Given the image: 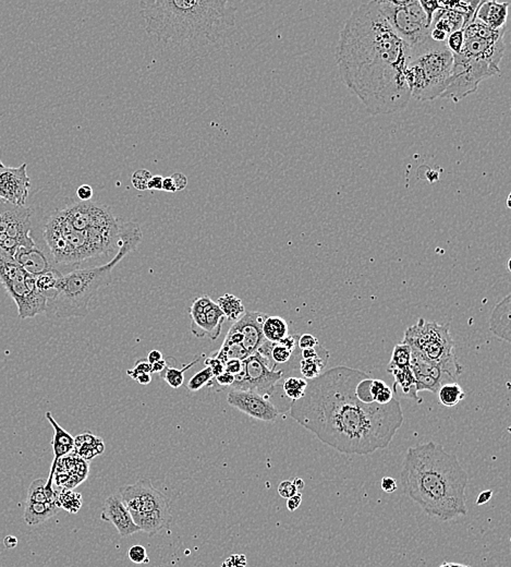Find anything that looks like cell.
<instances>
[{
  "instance_id": "1",
  "label": "cell",
  "mask_w": 511,
  "mask_h": 567,
  "mask_svg": "<svg viewBox=\"0 0 511 567\" xmlns=\"http://www.w3.org/2000/svg\"><path fill=\"white\" fill-rule=\"evenodd\" d=\"M366 375L349 367L329 369L308 381L304 396L290 405V416L342 454L386 449L404 424V411L396 398L386 405L359 400L355 386Z\"/></svg>"
},
{
  "instance_id": "2",
  "label": "cell",
  "mask_w": 511,
  "mask_h": 567,
  "mask_svg": "<svg viewBox=\"0 0 511 567\" xmlns=\"http://www.w3.org/2000/svg\"><path fill=\"white\" fill-rule=\"evenodd\" d=\"M411 48L395 33L377 1L359 6L344 24L336 61L348 89L371 115L394 114L407 107L411 92L406 69Z\"/></svg>"
},
{
  "instance_id": "3",
  "label": "cell",
  "mask_w": 511,
  "mask_h": 567,
  "mask_svg": "<svg viewBox=\"0 0 511 567\" xmlns=\"http://www.w3.org/2000/svg\"><path fill=\"white\" fill-rule=\"evenodd\" d=\"M467 471L456 455L428 442L408 449L400 473L404 493L430 517L447 522L467 515Z\"/></svg>"
},
{
  "instance_id": "4",
  "label": "cell",
  "mask_w": 511,
  "mask_h": 567,
  "mask_svg": "<svg viewBox=\"0 0 511 567\" xmlns=\"http://www.w3.org/2000/svg\"><path fill=\"white\" fill-rule=\"evenodd\" d=\"M140 10L146 33L170 48L215 44L237 19L227 0H142Z\"/></svg>"
},
{
  "instance_id": "5",
  "label": "cell",
  "mask_w": 511,
  "mask_h": 567,
  "mask_svg": "<svg viewBox=\"0 0 511 567\" xmlns=\"http://www.w3.org/2000/svg\"><path fill=\"white\" fill-rule=\"evenodd\" d=\"M143 238L141 227L136 222H123L117 254L112 261L96 267H82L63 275L56 293L48 299L46 316L52 319L84 318L105 287L112 282V269L134 251Z\"/></svg>"
},
{
  "instance_id": "6",
  "label": "cell",
  "mask_w": 511,
  "mask_h": 567,
  "mask_svg": "<svg viewBox=\"0 0 511 567\" xmlns=\"http://www.w3.org/2000/svg\"><path fill=\"white\" fill-rule=\"evenodd\" d=\"M123 220L115 225L94 229H73L56 211L46 223L44 240L48 254L63 275L91 260L110 256L119 248Z\"/></svg>"
},
{
  "instance_id": "7",
  "label": "cell",
  "mask_w": 511,
  "mask_h": 567,
  "mask_svg": "<svg viewBox=\"0 0 511 567\" xmlns=\"http://www.w3.org/2000/svg\"><path fill=\"white\" fill-rule=\"evenodd\" d=\"M454 55L446 43L434 42L428 37L411 48L406 80L411 97L417 101H433L441 97L450 82Z\"/></svg>"
},
{
  "instance_id": "8",
  "label": "cell",
  "mask_w": 511,
  "mask_h": 567,
  "mask_svg": "<svg viewBox=\"0 0 511 567\" xmlns=\"http://www.w3.org/2000/svg\"><path fill=\"white\" fill-rule=\"evenodd\" d=\"M118 494L140 531L153 536L170 528L172 514L169 501L149 479L121 486Z\"/></svg>"
},
{
  "instance_id": "9",
  "label": "cell",
  "mask_w": 511,
  "mask_h": 567,
  "mask_svg": "<svg viewBox=\"0 0 511 567\" xmlns=\"http://www.w3.org/2000/svg\"><path fill=\"white\" fill-rule=\"evenodd\" d=\"M449 329L448 323L439 324L421 318L415 325L406 329L402 342L420 351L428 360L457 381L463 369L457 360L455 342Z\"/></svg>"
},
{
  "instance_id": "10",
  "label": "cell",
  "mask_w": 511,
  "mask_h": 567,
  "mask_svg": "<svg viewBox=\"0 0 511 567\" xmlns=\"http://www.w3.org/2000/svg\"><path fill=\"white\" fill-rule=\"evenodd\" d=\"M0 282L18 307L20 319L45 313L48 299L35 286V278L26 273L13 256L0 248Z\"/></svg>"
},
{
  "instance_id": "11",
  "label": "cell",
  "mask_w": 511,
  "mask_h": 567,
  "mask_svg": "<svg viewBox=\"0 0 511 567\" xmlns=\"http://www.w3.org/2000/svg\"><path fill=\"white\" fill-rule=\"evenodd\" d=\"M377 6L391 29L410 48H417L430 37L428 17L419 0L377 1Z\"/></svg>"
},
{
  "instance_id": "12",
  "label": "cell",
  "mask_w": 511,
  "mask_h": 567,
  "mask_svg": "<svg viewBox=\"0 0 511 567\" xmlns=\"http://www.w3.org/2000/svg\"><path fill=\"white\" fill-rule=\"evenodd\" d=\"M284 378V370H276L269 359L256 351L242 361V370L235 375L231 389L252 391L271 400L282 387L280 383Z\"/></svg>"
},
{
  "instance_id": "13",
  "label": "cell",
  "mask_w": 511,
  "mask_h": 567,
  "mask_svg": "<svg viewBox=\"0 0 511 567\" xmlns=\"http://www.w3.org/2000/svg\"><path fill=\"white\" fill-rule=\"evenodd\" d=\"M30 207H17L0 199V248L13 256L20 247L36 246L32 238Z\"/></svg>"
},
{
  "instance_id": "14",
  "label": "cell",
  "mask_w": 511,
  "mask_h": 567,
  "mask_svg": "<svg viewBox=\"0 0 511 567\" xmlns=\"http://www.w3.org/2000/svg\"><path fill=\"white\" fill-rule=\"evenodd\" d=\"M227 402L238 411L258 420L271 422L280 415L278 408L271 400L252 391L231 389L227 395Z\"/></svg>"
},
{
  "instance_id": "15",
  "label": "cell",
  "mask_w": 511,
  "mask_h": 567,
  "mask_svg": "<svg viewBox=\"0 0 511 567\" xmlns=\"http://www.w3.org/2000/svg\"><path fill=\"white\" fill-rule=\"evenodd\" d=\"M26 168V163L19 167H8L0 161V199L17 207H25L31 188V179Z\"/></svg>"
},
{
  "instance_id": "16",
  "label": "cell",
  "mask_w": 511,
  "mask_h": 567,
  "mask_svg": "<svg viewBox=\"0 0 511 567\" xmlns=\"http://www.w3.org/2000/svg\"><path fill=\"white\" fill-rule=\"evenodd\" d=\"M267 314L262 312H247L237 320L232 327L237 329L241 336V345L245 353L250 357L252 353H256L258 348L265 342L264 338L263 327L264 321L267 318Z\"/></svg>"
},
{
  "instance_id": "17",
  "label": "cell",
  "mask_w": 511,
  "mask_h": 567,
  "mask_svg": "<svg viewBox=\"0 0 511 567\" xmlns=\"http://www.w3.org/2000/svg\"><path fill=\"white\" fill-rule=\"evenodd\" d=\"M101 518L104 522H108L115 526L121 537L132 536L134 533L140 531L118 493L112 494L106 499Z\"/></svg>"
},
{
  "instance_id": "18",
  "label": "cell",
  "mask_w": 511,
  "mask_h": 567,
  "mask_svg": "<svg viewBox=\"0 0 511 567\" xmlns=\"http://www.w3.org/2000/svg\"><path fill=\"white\" fill-rule=\"evenodd\" d=\"M46 419L48 422L52 424L54 429V437L52 440V451H54V460H52V467H50V473L48 478L46 479V486L45 489L48 493H55L56 489H54V475H55L56 466H57L58 460L65 457L67 455L71 454L74 449V437L65 431L63 426L58 424L57 421L52 417V413L48 411L46 413Z\"/></svg>"
},
{
  "instance_id": "19",
  "label": "cell",
  "mask_w": 511,
  "mask_h": 567,
  "mask_svg": "<svg viewBox=\"0 0 511 567\" xmlns=\"http://www.w3.org/2000/svg\"><path fill=\"white\" fill-rule=\"evenodd\" d=\"M12 256L26 273H29L34 278L50 272L52 269H58L50 254L43 251L42 249H39L37 246L20 247L17 249Z\"/></svg>"
},
{
  "instance_id": "20",
  "label": "cell",
  "mask_w": 511,
  "mask_h": 567,
  "mask_svg": "<svg viewBox=\"0 0 511 567\" xmlns=\"http://www.w3.org/2000/svg\"><path fill=\"white\" fill-rule=\"evenodd\" d=\"M510 3L480 1L475 11L474 19L493 31L507 30V18Z\"/></svg>"
},
{
  "instance_id": "21",
  "label": "cell",
  "mask_w": 511,
  "mask_h": 567,
  "mask_svg": "<svg viewBox=\"0 0 511 567\" xmlns=\"http://www.w3.org/2000/svg\"><path fill=\"white\" fill-rule=\"evenodd\" d=\"M511 296H507L501 302L496 305L490 318V331L496 338L510 342V309Z\"/></svg>"
},
{
  "instance_id": "22",
  "label": "cell",
  "mask_w": 511,
  "mask_h": 567,
  "mask_svg": "<svg viewBox=\"0 0 511 567\" xmlns=\"http://www.w3.org/2000/svg\"><path fill=\"white\" fill-rule=\"evenodd\" d=\"M469 24L467 17L462 13L439 8L434 13L430 29L441 30L449 37L454 32L466 29Z\"/></svg>"
},
{
  "instance_id": "23",
  "label": "cell",
  "mask_w": 511,
  "mask_h": 567,
  "mask_svg": "<svg viewBox=\"0 0 511 567\" xmlns=\"http://www.w3.org/2000/svg\"><path fill=\"white\" fill-rule=\"evenodd\" d=\"M104 452V441L91 432H85L74 437L73 453L85 462L93 460Z\"/></svg>"
},
{
  "instance_id": "24",
  "label": "cell",
  "mask_w": 511,
  "mask_h": 567,
  "mask_svg": "<svg viewBox=\"0 0 511 567\" xmlns=\"http://www.w3.org/2000/svg\"><path fill=\"white\" fill-rule=\"evenodd\" d=\"M56 501L46 503H25L24 520L29 526H37L48 522L59 512Z\"/></svg>"
},
{
  "instance_id": "25",
  "label": "cell",
  "mask_w": 511,
  "mask_h": 567,
  "mask_svg": "<svg viewBox=\"0 0 511 567\" xmlns=\"http://www.w3.org/2000/svg\"><path fill=\"white\" fill-rule=\"evenodd\" d=\"M209 296L204 295L194 299L190 308L191 332L198 338H207L205 310L211 302Z\"/></svg>"
},
{
  "instance_id": "26",
  "label": "cell",
  "mask_w": 511,
  "mask_h": 567,
  "mask_svg": "<svg viewBox=\"0 0 511 567\" xmlns=\"http://www.w3.org/2000/svg\"><path fill=\"white\" fill-rule=\"evenodd\" d=\"M328 359L329 353L326 349H324L320 355L313 358H301L299 361V373L302 375L301 378L310 381L321 375L324 369L326 368L328 364Z\"/></svg>"
},
{
  "instance_id": "27",
  "label": "cell",
  "mask_w": 511,
  "mask_h": 567,
  "mask_svg": "<svg viewBox=\"0 0 511 567\" xmlns=\"http://www.w3.org/2000/svg\"><path fill=\"white\" fill-rule=\"evenodd\" d=\"M262 331L265 340L271 342H280L289 335V327L286 320L276 316H267Z\"/></svg>"
},
{
  "instance_id": "28",
  "label": "cell",
  "mask_w": 511,
  "mask_h": 567,
  "mask_svg": "<svg viewBox=\"0 0 511 567\" xmlns=\"http://www.w3.org/2000/svg\"><path fill=\"white\" fill-rule=\"evenodd\" d=\"M226 316L222 313V310L217 306L215 301L211 300L205 310V321H207V338L211 340H216L219 335L222 333V324H224Z\"/></svg>"
},
{
  "instance_id": "29",
  "label": "cell",
  "mask_w": 511,
  "mask_h": 567,
  "mask_svg": "<svg viewBox=\"0 0 511 567\" xmlns=\"http://www.w3.org/2000/svg\"><path fill=\"white\" fill-rule=\"evenodd\" d=\"M395 378L394 390L397 385H399L402 393L409 398H413L417 403H421V398L417 396V387H415V378L411 367L402 369V370H394L390 372Z\"/></svg>"
},
{
  "instance_id": "30",
  "label": "cell",
  "mask_w": 511,
  "mask_h": 567,
  "mask_svg": "<svg viewBox=\"0 0 511 567\" xmlns=\"http://www.w3.org/2000/svg\"><path fill=\"white\" fill-rule=\"evenodd\" d=\"M217 306L222 310L226 319L237 321L245 313V308L243 306L242 300L237 296L231 293H226L222 297H219L216 301Z\"/></svg>"
},
{
  "instance_id": "31",
  "label": "cell",
  "mask_w": 511,
  "mask_h": 567,
  "mask_svg": "<svg viewBox=\"0 0 511 567\" xmlns=\"http://www.w3.org/2000/svg\"><path fill=\"white\" fill-rule=\"evenodd\" d=\"M437 394L439 403L446 407H454L466 398V393L457 382L441 385Z\"/></svg>"
},
{
  "instance_id": "32",
  "label": "cell",
  "mask_w": 511,
  "mask_h": 567,
  "mask_svg": "<svg viewBox=\"0 0 511 567\" xmlns=\"http://www.w3.org/2000/svg\"><path fill=\"white\" fill-rule=\"evenodd\" d=\"M202 357H204V355H196L194 361H191L190 364L183 366L181 370L174 368V367L167 366L164 371L160 373V377H162L163 379L166 381V383H167L170 387H172V389H179V387L182 386L183 383H185V375H183L185 372L188 371L189 369L198 364V362L201 361Z\"/></svg>"
},
{
  "instance_id": "33",
  "label": "cell",
  "mask_w": 511,
  "mask_h": 567,
  "mask_svg": "<svg viewBox=\"0 0 511 567\" xmlns=\"http://www.w3.org/2000/svg\"><path fill=\"white\" fill-rule=\"evenodd\" d=\"M308 381L301 377H287L282 380V390L290 402L301 400L304 396Z\"/></svg>"
},
{
  "instance_id": "34",
  "label": "cell",
  "mask_w": 511,
  "mask_h": 567,
  "mask_svg": "<svg viewBox=\"0 0 511 567\" xmlns=\"http://www.w3.org/2000/svg\"><path fill=\"white\" fill-rule=\"evenodd\" d=\"M63 273L58 269H52L50 272L44 273L35 278V286L39 293L44 295L46 299H50L56 293L58 282L63 276Z\"/></svg>"
},
{
  "instance_id": "35",
  "label": "cell",
  "mask_w": 511,
  "mask_h": 567,
  "mask_svg": "<svg viewBox=\"0 0 511 567\" xmlns=\"http://www.w3.org/2000/svg\"><path fill=\"white\" fill-rule=\"evenodd\" d=\"M57 504L59 508H63L70 514H76L81 510L83 499L81 494L73 490H58Z\"/></svg>"
},
{
  "instance_id": "36",
  "label": "cell",
  "mask_w": 511,
  "mask_h": 567,
  "mask_svg": "<svg viewBox=\"0 0 511 567\" xmlns=\"http://www.w3.org/2000/svg\"><path fill=\"white\" fill-rule=\"evenodd\" d=\"M411 364V348L407 344H398L395 346L391 355L390 362L387 366V371L390 373L394 370L409 368Z\"/></svg>"
},
{
  "instance_id": "37",
  "label": "cell",
  "mask_w": 511,
  "mask_h": 567,
  "mask_svg": "<svg viewBox=\"0 0 511 567\" xmlns=\"http://www.w3.org/2000/svg\"><path fill=\"white\" fill-rule=\"evenodd\" d=\"M213 379H215L214 374L211 372V369L207 367V368L203 369L201 371H198V373L194 374V377L189 380L187 386H188L191 392H198V391L203 389L204 386H207Z\"/></svg>"
},
{
  "instance_id": "38",
  "label": "cell",
  "mask_w": 511,
  "mask_h": 567,
  "mask_svg": "<svg viewBox=\"0 0 511 567\" xmlns=\"http://www.w3.org/2000/svg\"><path fill=\"white\" fill-rule=\"evenodd\" d=\"M152 174L147 169H138L134 172V175L131 177V183L134 185L136 190L145 191L147 190V185L151 181Z\"/></svg>"
},
{
  "instance_id": "39",
  "label": "cell",
  "mask_w": 511,
  "mask_h": 567,
  "mask_svg": "<svg viewBox=\"0 0 511 567\" xmlns=\"http://www.w3.org/2000/svg\"><path fill=\"white\" fill-rule=\"evenodd\" d=\"M464 37L463 30L454 32L447 37L446 46L450 50L452 55H458L461 52L462 46H463Z\"/></svg>"
},
{
  "instance_id": "40",
  "label": "cell",
  "mask_w": 511,
  "mask_h": 567,
  "mask_svg": "<svg viewBox=\"0 0 511 567\" xmlns=\"http://www.w3.org/2000/svg\"><path fill=\"white\" fill-rule=\"evenodd\" d=\"M128 557L131 562L136 564H149V559L147 551L143 546H134L129 549Z\"/></svg>"
},
{
  "instance_id": "41",
  "label": "cell",
  "mask_w": 511,
  "mask_h": 567,
  "mask_svg": "<svg viewBox=\"0 0 511 567\" xmlns=\"http://www.w3.org/2000/svg\"><path fill=\"white\" fill-rule=\"evenodd\" d=\"M144 373L152 374V364H149V361L142 360V359L136 361V364H134V368L127 371L129 377L134 380H136L138 375Z\"/></svg>"
},
{
  "instance_id": "42",
  "label": "cell",
  "mask_w": 511,
  "mask_h": 567,
  "mask_svg": "<svg viewBox=\"0 0 511 567\" xmlns=\"http://www.w3.org/2000/svg\"><path fill=\"white\" fill-rule=\"evenodd\" d=\"M204 364L211 369V372L214 374V378L218 377V375H220V374L225 372V364H222V361L215 358L213 355L209 357V358L205 359Z\"/></svg>"
},
{
  "instance_id": "43",
  "label": "cell",
  "mask_w": 511,
  "mask_h": 567,
  "mask_svg": "<svg viewBox=\"0 0 511 567\" xmlns=\"http://www.w3.org/2000/svg\"><path fill=\"white\" fill-rule=\"evenodd\" d=\"M278 493H280V497L288 499L297 494L298 491L291 480H286L282 481V484L278 486Z\"/></svg>"
},
{
  "instance_id": "44",
  "label": "cell",
  "mask_w": 511,
  "mask_h": 567,
  "mask_svg": "<svg viewBox=\"0 0 511 567\" xmlns=\"http://www.w3.org/2000/svg\"><path fill=\"white\" fill-rule=\"evenodd\" d=\"M320 342H318L317 338H314L313 335L311 334L301 335V336H299V340H298V347L300 348V351L314 348Z\"/></svg>"
},
{
  "instance_id": "45",
  "label": "cell",
  "mask_w": 511,
  "mask_h": 567,
  "mask_svg": "<svg viewBox=\"0 0 511 567\" xmlns=\"http://www.w3.org/2000/svg\"><path fill=\"white\" fill-rule=\"evenodd\" d=\"M247 557L243 555H233L222 562V567H247Z\"/></svg>"
},
{
  "instance_id": "46",
  "label": "cell",
  "mask_w": 511,
  "mask_h": 567,
  "mask_svg": "<svg viewBox=\"0 0 511 567\" xmlns=\"http://www.w3.org/2000/svg\"><path fill=\"white\" fill-rule=\"evenodd\" d=\"M422 9L426 12L428 17V24H432V19H433L434 13L437 9H439V3L438 1H420Z\"/></svg>"
},
{
  "instance_id": "47",
  "label": "cell",
  "mask_w": 511,
  "mask_h": 567,
  "mask_svg": "<svg viewBox=\"0 0 511 567\" xmlns=\"http://www.w3.org/2000/svg\"><path fill=\"white\" fill-rule=\"evenodd\" d=\"M241 370H242V361L238 360V359H231L225 364V372H228L232 375L240 373Z\"/></svg>"
},
{
  "instance_id": "48",
  "label": "cell",
  "mask_w": 511,
  "mask_h": 567,
  "mask_svg": "<svg viewBox=\"0 0 511 567\" xmlns=\"http://www.w3.org/2000/svg\"><path fill=\"white\" fill-rule=\"evenodd\" d=\"M93 188L90 185H82L76 190V196L81 201H90L93 196Z\"/></svg>"
},
{
  "instance_id": "49",
  "label": "cell",
  "mask_w": 511,
  "mask_h": 567,
  "mask_svg": "<svg viewBox=\"0 0 511 567\" xmlns=\"http://www.w3.org/2000/svg\"><path fill=\"white\" fill-rule=\"evenodd\" d=\"M381 486L384 492L394 493L398 488V484H397V481L394 478L385 477V478L382 479Z\"/></svg>"
},
{
  "instance_id": "50",
  "label": "cell",
  "mask_w": 511,
  "mask_h": 567,
  "mask_svg": "<svg viewBox=\"0 0 511 567\" xmlns=\"http://www.w3.org/2000/svg\"><path fill=\"white\" fill-rule=\"evenodd\" d=\"M172 178V181H174V183H175L176 190L181 191L183 189H185V187L188 186V178L187 176L183 175L181 173H175L174 175L170 176Z\"/></svg>"
},
{
  "instance_id": "51",
  "label": "cell",
  "mask_w": 511,
  "mask_h": 567,
  "mask_svg": "<svg viewBox=\"0 0 511 567\" xmlns=\"http://www.w3.org/2000/svg\"><path fill=\"white\" fill-rule=\"evenodd\" d=\"M216 380L217 383L220 386H232V384L235 383V375H232V374L228 373V372H224V373L220 374L218 377L215 378Z\"/></svg>"
},
{
  "instance_id": "52",
  "label": "cell",
  "mask_w": 511,
  "mask_h": 567,
  "mask_svg": "<svg viewBox=\"0 0 511 567\" xmlns=\"http://www.w3.org/2000/svg\"><path fill=\"white\" fill-rule=\"evenodd\" d=\"M301 503H302V494H295L293 497L288 499L287 508L290 512H295V510H298V508L300 507Z\"/></svg>"
},
{
  "instance_id": "53",
  "label": "cell",
  "mask_w": 511,
  "mask_h": 567,
  "mask_svg": "<svg viewBox=\"0 0 511 567\" xmlns=\"http://www.w3.org/2000/svg\"><path fill=\"white\" fill-rule=\"evenodd\" d=\"M163 181L164 178L162 176H152L151 181H149L147 189L149 190H163Z\"/></svg>"
},
{
  "instance_id": "54",
  "label": "cell",
  "mask_w": 511,
  "mask_h": 567,
  "mask_svg": "<svg viewBox=\"0 0 511 567\" xmlns=\"http://www.w3.org/2000/svg\"><path fill=\"white\" fill-rule=\"evenodd\" d=\"M493 497V491L492 490H486V491H483L482 493L479 495L477 499V505L481 506V505H484L486 503H488L490 499Z\"/></svg>"
},
{
  "instance_id": "55",
  "label": "cell",
  "mask_w": 511,
  "mask_h": 567,
  "mask_svg": "<svg viewBox=\"0 0 511 567\" xmlns=\"http://www.w3.org/2000/svg\"><path fill=\"white\" fill-rule=\"evenodd\" d=\"M167 366V361L162 359V360H159L158 362H155V364H152V373L160 374Z\"/></svg>"
},
{
  "instance_id": "56",
  "label": "cell",
  "mask_w": 511,
  "mask_h": 567,
  "mask_svg": "<svg viewBox=\"0 0 511 567\" xmlns=\"http://www.w3.org/2000/svg\"><path fill=\"white\" fill-rule=\"evenodd\" d=\"M163 190L167 191V192H177L176 190L175 183H174V181H172L171 177H166L164 178V181H163Z\"/></svg>"
},
{
  "instance_id": "57",
  "label": "cell",
  "mask_w": 511,
  "mask_h": 567,
  "mask_svg": "<svg viewBox=\"0 0 511 567\" xmlns=\"http://www.w3.org/2000/svg\"><path fill=\"white\" fill-rule=\"evenodd\" d=\"M162 359H164L163 358V353L157 351V349H153V351H149V355H147V361H149L151 364L158 362V361L162 360Z\"/></svg>"
},
{
  "instance_id": "58",
  "label": "cell",
  "mask_w": 511,
  "mask_h": 567,
  "mask_svg": "<svg viewBox=\"0 0 511 567\" xmlns=\"http://www.w3.org/2000/svg\"><path fill=\"white\" fill-rule=\"evenodd\" d=\"M3 544L7 549H13L18 546V539L14 536H7L3 539Z\"/></svg>"
},
{
  "instance_id": "59",
  "label": "cell",
  "mask_w": 511,
  "mask_h": 567,
  "mask_svg": "<svg viewBox=\"0 0 511 567\" xmlns=\"http://www.w3.org/2000/svg\"><path fill=\"white\" fill-rule=\"evenodd\" d=\"M136 381L142 385H149L152 382V375L149 373L141 374V375L136 378Z\"/></svg>"
},
{
  "instance_id": "60",
  "label": "cell",
  "mask_w": 511,
  "mask_h": 567,
  "mask_svg": "<svg viewBox=\"0 0 511 567\" xmlns=\"http://www.w3.org/2000/svg\"><path fill=\"white\" fill-rule=\"evenodd\" d=\"M292 484L293 486H295V489H297L298 493H301L302 490L304 489V481L302 480L301 478H295L292 479Z\"/></svg>"
},
{
  "instance_id": "61",
  "label": "cell",
  "mask_w": 511,
  "mask_h": 567,
  "mask_svg": "<svg viewBox=\"0 0 511 567\" xmlns=\"http://www.w3.org/2000/svg\"><path fill=\"white\" fill-rule=\"evenodd\" d=\"M439 567H450V563H444V564Z\"/></svg>"
}]
</instances>
